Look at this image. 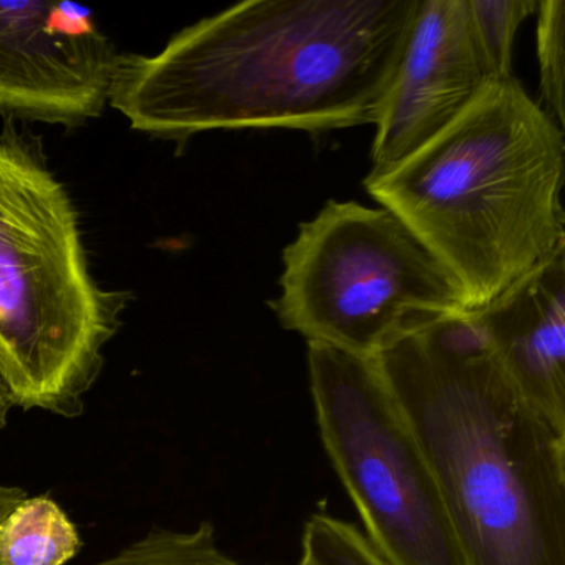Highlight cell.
Wrapping results in <instances>:
<instances>
[{
  "label": "cell",
  "mask_w": 565,
  "mask_h": 565,
  "mask_svg": "<svg viewBox=\"0 0 565 565\" xmlns=\"http://www.w3.org/2000/svg\"><path fill=\"white\" fill-rule=\"evenodd\" d=\"M419 0H247L157 55H121L110 95L134 130L186 143L214 130L375 125Z\"/></svg>",
  "instance_id": "1"
},
{
  "label": "cell",
  "mask_w": 565,
  "mask_h": 565,
  "mask_svg": "<svg viewBox=\"0 0 565 565\" xmlns=\"http://www.w3.org/2000/svg\"><path fill=\"white\" fill-rule=\"evenodd\" d=\"M435 472L466 565H565V433L525 403L472 310L375 356Z\"/></svg>",
  "instance_id": "2"
},
{
  "label": "cell",
  "mask_w": 565,
  "mask_h": 565,
  "mask_svg": "<svg viewBox=\"0 0 565 565\" xmlns=\"http://www.w3.org/2000/svg\"><path fill=\"white\" fill-rule=\"evenodd\" d=\"M564 128L511 77L365 188L479 310L564 246Z\"/></svg>",
  "instance_id": "3"
},
{
  "label": "cell",
  "mask_w": 565,
  "mask_h": 565,
  "mask_svg": "<svg viewBox=\"0 0 565 565\" xmlns=\"http://www.w3.org/2000/svg\"><path fill=\"white\" fill-rule=\"evenodd\" d=\"M131 294L95 280L78 211L41 141L0 128V385L12 406L84 415Z\"/></svg>",
  "instance_id": "4"
},
{
  "label": "cell",
  "mask_w": 565,
  "mask_h": 565,
  "mask_svg": "<svg viewBox=\"0 0 565 565\" xmlns=\"http://www.w3.org/2000/svg\"><path fill=\"white\" fill-rule=\"evenodd\" d=\"M282 260L273 309L307 343L375 359L399 337L466 312L455 277L385 207L329 201Z\"/></svg>",
  "instance_id": "5"
},
{
  "label": "cell",
  "mask_w": 565,
  "mask_h": 565,
  "mask_svg": "<svg viewBox=\"0 0 565 565\" xmlns=\"http://www.w3.org/2000/svg\"><path fill=\"white\" fill-rule=\"evenodd\" d=\"M323 449L392 565H466L435 472L375 359L307 343Z\"/></svg>",
  "instance_id": "6"
},
{
  "label": "cell",
  "mask_w": 565,
  "mask_h": 565,
  "mask_svg": "<svg viewBox=\"0 0 565 565\" xmlns=\"http://www.w3.org/2000/svg\"><path fill=\"white\" fill-rule=\"evenodd\" d=\"M121 55L90 9L0 0V115L81 127L110 104Z\"/></svg>",
  "instance_id": "7"
},
{
  "label": "cell",
  "mask_w": 565,
  "mask_h": 565,
  "mask_svg": "<svg viewBox=\"0 0 565 565\" xmlns=\"http://www.w3.org/2000/svg\"><path fill=\"white\" fill-rule=\"evenodd\" d=\"M489 82L468 0H419L375 121L369 177L386 173L438 137Z\"/></svg>",
  "instance_id": "8"
},
{
  "label": "cell",
  "mask_w": 565,
  "mask_h": 565,
  "mask_svg": "<svg viewBox=\"0 0 565 565\" xmlns=\"http://www.w3.org/2000/svg\"><path fill=\"white\" fill-rule=\"evenodd\" d=\"M472 312L519 395L565 433V244Z\"/></svg>",
  "instance_id": "9"
},
{
  "label": "cell",
  "mask_w": 565,
  "mask_h": 565,
  "mask_svg": "<svg viewBox=\"0 0 565 565\" xmlns=\"http://www.w3.org/2000/svg\"><path fill=\"white\" fill-rule=\"evenodd\" d=\"M82 547L77 525L47 494L25 495L0 521V565H67Z\"/></svg>",
  "instance_id": "10"
},
{
  "label": "cell",
  "mask_w": 565,
  "mask_h": 565,
  "mask_svg": "<svg viewBox=\"0 0 565 565\" xmlns=\"http://www.w3.org/2000/svg\"><path fill=\"white\" fill-rule=\"evenodd\" d=\"M92 565H253L231 557L211 522L193 529L153 527Z\"/></svg>",
  "instance_id": "11"
},
{
  "label": "cell",
  "mask_w": 565,
  "mask_h": 565,
  "mask_svg": "<svg viewBox=\"0 0 565 565\" xmlns=\"http://www.w3.org/2000/svg\"><path fill=\"white\" fill-rule=\"evenodd\" d=\"M537 0H468L472 32L491 81L512 75V47L522 22L537 11Z\"/></svg>",
  "instance_id": "12"
},
{
  "label": "cell",
  "mask_w": 565,
  "mask_h": 565,
  "mask_svg": "<svg viewBox=\"0 0 565 565\" xmlns=\"http://www.w3.org/2000/svg\"><path fill=\"white\" fill-rule=\"evenodd\" d=\"M299 565H392L362 529L327 512H313L302 532Z\"/></svg>",
  "instance_id": "13"
},
{
  "label": "cell",
  "mask_w": 565,
  "mask_h": 565,
  "mask_svg": "<svg viewBox=\"0 0 565 565\" xmlns=\"http://www.w3.org/2000/svg\"><path fill=\"white\" fill-rule=\"evenodd\" d=\"M539 74H541V107L558 125L565 127V2L541 0L537 4Z\"/></svg>",
  "instance_id": "14"
},
{
  "label": "cell",
  "mask_w": 565,
  "mask_h": 565,
  "mask_svg": "<svg viewBox=\"0 0 565 565\" xmlns=\"http://www.w3.org/2000/svg\"><path fill=\"white\" fill-rule=\"evenodd\" d=\"M28 495V492L18 486L0 484V521L9 511L14 509L15 504L22 501Z\"/></svg>",
  "instance_id": "15"
},
{
  "label": "cell",
  "mask_w": 565,
  "mask_h": 565,
  "mask_svg": "<svg viewBox=\"0 0 565 565\" xmlns=\"http://www.w3.org/2000/svg\"><path fill=\"white\" fill-rule=\"evenodd\" d=\"M12 406L11 399L6 395L4 388L0 385V431H4L9 423V415H11Z\"/></svg>",
  "instance_id": "16"
}]
</instances>
